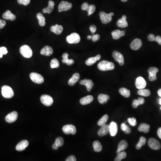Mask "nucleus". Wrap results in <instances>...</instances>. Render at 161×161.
<instances>
[{
	"label": "nucleus",
	"instance_id": "nucleus-13",
	"mask_svg": "<svg viewBox=\"0 0 161 161\" xmlns=\"http://www.w3.org/2000/svg\"><path fill=\"white\" fill-rule=\"evenodd\" d=\"M18 117L17 112H13L8 114L5 117V121L8 123H12L15 122Z\"/></svg>",
	"mask_w": 161,
	"mask_h": 161
},
{
	"label": "nucleus",
	"instance_id": "nucleus-29",
	"mask_svg": "<svg viewBox=\"0 0 161 161\" xmlns=\"http://www.w3.org/2000/svg\"><path fill=\"white\" fill-rule=\"evenodd\" d=\"M55 3L52 1H49V5L47 7L43 9V13H51L53 11L54 8Z\"/></svg>",
	"mask_w": 161,
	"mask_h": 161
},
{
	"label": "nucleus",
	"instance_id": "nucleus-31",
	"mask_svg": "<svg viewBox=\"0 0 161 161\" xmlns=\"http://www.w3.org/2000/svg\"><path fill=\"white\" fill-rule=\"evenodd\" d=\"M150 125L145 123L140 124L138 128V130L140 132L148 133L150 131Z\"/></svg>",
	"mask_w": 161,
	"mask_h": 161
},
{
	"label": "nucleus",
	"instance_id": "nucleus-3",
	"mask_svg": "<svg viewBox=\"0 0 161 161\" xmlns=\"http://www.w3.org/2000/svg\"><path fill=\"white\" fill-rule=\"evenodd\" d=\"M20 53L23 57L27 58H31L33 54L32 50L30 47L27 45L21 47L20 49Z\"/></svg>",
	"mask_w": 161,
	"mask_h": 161
},
{
	"label": "nucleus",
	"instance_id": "nucleus-24",
	"mask_svg": "<svg viewBox=\"0 0 161 161\" xmlns=\"http://www.w3.org/2000/svg\"><path fill=\"white\" fill-rule=\"evenodd\" d=\"M101 58V57L100 55H97L95 57H90L86 61V64L88 66H91L94 64V63H96L97 61H99Z\"/></svg>",
	"mask_w": 161,
	"mask_h": 161
},
{
	"label": "nucleus",
	"instance_id": "nucleus-16",
	"mask_svg": "<svg viewBox=\"0 0 161 161\" xmlns=\"http://www.w3.org/2000/svg\"><path fill=\"white\" fill-rule=\"evenodd\" d=\"M79 83L80 85H84L86 86L87 91L89 92L90 91L94 85V83L90 79H85L80 80Z\"/></svg>",
	"mask_w": 161,
	"mask_h": 161
},
{
	"label": "nucleus",
	"instance_id": "nucleus-51",
	"mask_svg": "<svg viewBox=\"0 0 161 161\" xmlns=\"http://www.w3.org/2000/svg\"><path fill=\"white\" fill-rule=\"evenodd\" d=\"M6 25V22L5 20L0 19V29H2Z\"/></svg>",
	"mask_w": 161,
	"mask_h": 161
},
{
	"label": "nucleus",
	"instance_id": "nucleus-37",
	"mask_svg": "<svg viewBox=\"0 0 161 161\" xmlns=\"http://www.w3.org/2000/svg\"><path fill=\"white\" fill-rule=\"evenodd\" d=\"M137 93L139 95H141V96H144V97H148L150 95L151 92L150 90L143 89L139 90Z\"/></svg>",
	"mask_w": 161,
	"mask_h": 161
},
{
	"label": "nucleus",
	"instance_id": "nucleus-63",
	"mask_svg": "<svg viewBox=\"0 0 161 161\" xmlns=\"http://www.w3.org/2000/svg\"></svg>",
	"mask_w": 161,
	"mask_h": 161
},
{
	"label": "nucleus",
	"instance_id": "nucleus-53",
	"mask_svg": "<svg viewBox=\"0 0 161 161\" xmlns=\"http://www.w3.org/2000/svg\"><path fill=\"white\" fill-rule=\"evenodd\" d=\"M137 100H138V102L139 105L143 104L144 103H145V99H144L142 98H139L137 99Z\"/></svg>",
	"mask_w": 161,
	"mask_h": 161
},
{
	"label": "nucleus",
	"instance_id": "nucleus-12",
	"mask_svg": "<svg viewBox=\"0 0 161 161\" xmlns=\"http://www.w3.org/2000/svg\"><path fill=\"white\" fill-rule=\"evenodd\" d=\"M148 145L151 149L154 150H159L161 148L159 142L154 138H150L148 140Z\"/></svg>",
	"mask_w": 161,
	"mask_h": 161
},
{
	"label": "nucleus",
	"instance_id": "nucleus-10",
	"mask_svg": "<svg viewBox=\"0 0 161 161\" xmlns=\"http://www.w3.org/2000/svg\"><path fill=\"white\" fill-rule=\"evenodd\" d=\"M135 85L136 88L139 90L144 89L146 86V82L143 78L138 77L136 80Z\"/></svg>",
	"mask_w": 161,
	"mask_h": 161
},
{
	"label": "nucleus",
	"instance_id": "nucleus-40",
	"mask_svg": "<svg viewBox=\"0 0 161 161\" xmlns=\"http://www.w3.org/2000/svg\"><path fill=\"white\" fill-rule=\"evenodd\" d=\"M50 65H51V68H58L60 66V63L58 60H57L56 58H54L51 61Z\"/></svg>",
	"mask_w": 161,
	"mask_h": 161
},
{
	"label": "nucleus",
	"instance_id": "nucleus-18",
	"mask_svg": "<svg viewBox=\"0 0 161 161\" xmlns=\"http://www.w3.org/2000/svg\"><path fill=\"white\" fill-rule=\"evenodd\" d=\"M118 132V126L116 123L112 122L109 125V132L111 136H114L116 135Z\"/></svg>",
	"mask_w": 161,
	"mask_h": 161
},
{
	"label": "nucleus",
	"instance_id": "nucleus-6",
	"mask_svg": "<svg viewBox=\"0 0 161 161\" xmlns=\"http://www.w3.org/2000/svg\"><path fill=\"white\" fill-rule=\"evenodd\" d=\"M30 79L32 82L35 83L40 84L43 83L44 82V79L43 77L40 75L39 73H32L30 75Z\"/></svg>",
	"mask_w": 161,
	"mask_h": 161
},
{
	"label": "nucleus",
	"instance_id": "nucleus-2",
	"mask_svg": "<svg viewBox=\"0 0 161 161\" xmlns=\"http://www.w3.org/2000/svg\"><path fill=\"white\" fill-rule=\"evenodd\" d=\"M1 94L3 97L5 98H11L14 95V92L11 87L4 86L1 88Z\"/></svg>",
	"mask_w": 161,
	"mask_h": 161
},
{
	"label": "nucleus",
	"instance_id": "nucleus-41",
	"mask_svg": "<svg viewBox=\"0 0 161 161\" xmlns=\"http://www.w3.org/2000/svg\"><path fill=\"white\" fill-rule=\"evenodd\" d=\"M54 143L56 144V145L59 147H61L63 146L64 143V141L62 137H59L56 139Z\"/></svg>",
	"mask_w": 161,
	"mask_h": 161
},
{
	"label": "nucleus",
	"instance_id": "nucleus-60",
	"mask_svg": "<svg viewBox=\"0 0 161 161\" xmlns=\"http://www.w3.org/2000/svg\"><path fill=\"white\" fill-rule=\"evenodd\" d=\"M92 36H91V35H88V36H87V39H88V40L92 39Z\"/></svg>",
	"mask_w": 161,
	"mask_h": 161
},
{
	"label": "nucleus",
	"instance_id": "nucleus-35",
	"mask_svg": "<svg viewBox=\"0 0 161 161\" xmlns=\"http://www.w3.org/2000/svg\"><path fill=\"white\" fill-rule=\"evenodd\" d=\"M120 94L126 98H129L130 96V91L129 90H128L125 88H121L119 90Z\"/></svg>",
	"mask_w": 161,
	"mask_h": 161
},
{
	"label": "nucleus",
	"instance_id": "nucleus-4",
	"mask_svg": "<svg viewBox=\"0 0 161 161\" xmlns=\"http://www.w3.org/2000/svg\"><path fill=\"white\" fill-rule=\"evenodd\" d=\"M114 15V13H106L104 12H101L99 13L100 19L103 24H107L112 21V16Z\"/></svg>",
	"mask_w": 161,
	"mask_h": 161
},
{
	"label": "nucleus",
	"instance_id": "nucleus-38",
	"mask_svg": "<svg viewBox=\"0 0 161 161\" xmlns=\"http://www.w3.org/2000/svg\"><path fill=\"white\" fill-rule=\"evenodd\" d=\"M109 116L107 115H105L102 116L101 119L99 120L98 122V124L100 126H103L105 125L108 120Z\"/></svg>",
	"mask_w": 161,
	"mask_h": 161
},
{
	"label": "nucleus",
	"instance_id": "nucleus-9",
	"mask_svg": "<svg viewBox=\"0 0 161 161\" xmlns=\"http://www.w3.org/2000/svg\"><path fill=\"white\" fill-rule=\"evenodd\" d=\"M40 100L42 103L46 106H50L53 103V99L51 96L49 95H42L40 98Z\"/></svg>",
	"mask_w": 161,
	"mask_h": 161
},
{
	"label": "nucleus",
	"instance_id": "nucleus-1",
	"mask_svg": "<svg viewBox=\"0 0 161 161\" xmlns=\"http://www.w3.org/2000/svg\"><path fill=\"white\" fill-rule=\"evenodd\" d=\"M98 68L101 71H105L113 70L115 69V66L112 62H109L106 61H102L98 63Z\"/></svg>",
	"mask_w": 161,
	"mask_h": 161
},
{
	"label": "nucleus",
	"instance_id": "nucleus-33",
	"mask_svg": "<svg viewBox=\"0 0 161 161\" xmlns=\"http://www.w3.org/2000/svg\"><path fill=\"white\" fill-rule=\"evenodd\" d=\"M37 19L38 20L39 23L41 27H44L46 25L45 18L43 16L42 13H39L36 15Z\"/></svg>",
	"mask_w": 161,
	"mask_h": 161
},
{
	"label": "nucleus",
	"instance_id": "nucleus-7",
	"mask_svg": "<svg viewBox=\"0 0 161 161\" xmlns=\"http://www.w3.org/2000/svg\"><path fill=\"white\" fill-rule=\"evenodd\" d=\"M72 7V3L68 1H62L58 5V11L61 12L62 11H68Z\"/></svg>",
	"mask_w": 161,
	"mask_h": 161
},
{
	"label": "nucleus",
	"instance_id": "nucleus-49",
	"mask_svg": "<svg viewBox=\"0 0 161 161\" xmlns=\"http://www.w3.org/2000/svg\"><path fill=\"white\" fill-rule=\"evenodd\" d=\"M139 106L138 102L137 99H134L132 102V106L134 108H136L138 107V106Z\"/></svg>",
	"mask_w": 161,
	"mask_h": 161
},
{
	"label": "nucleus",
	"instance_id": "nucleus-42",
	"mask_svg": "<svg viewBox=\"0 0 161 161\" xmlns=\"http://www.w3.org/2000/svg\"><path fill=\"white\" fill-rule=\"evenodd\" d=\"M95 9H96V7L94 5H89V8H88L87 12H88V16L94 13L95 12Z\"/></svg>",
	"mask_w": 161,
	"mask_h": 161
},
{
	"label": "nucleus",
	"instance_id": "nucleus-57",
	"mask_svg": "<svg viewBox=\"0 0 161 161\" xmlns=\"http://www.w3.org/2000/svg\"><path fill=\"white\" fill-rule=\"evenodd\" d=\"M157 133H158V137L161 139V128H160L158 129Z\"/></svg>",
	"mask_w": 161,
	"mask_h": 161
},
{
	"label": "nucleus",
	"instance_id": "nucleus-55",
	"mask_svg": "<svg viewBox=\"0 0 161 161\" xmlns=\"http://www.w3.org/2000/svg\"><path fill=\"white\" fill-rule=\"evenodd\" d=\"M155 41L158 43V44L161 45V37L160 36H157L155 39Z\"/></svg>",
	"mask_w": 161,
	"mask_h": 161
},
{
	"label": "nucleus",
	"instance_id": "nucleus-50",
	"mask_svg": "<svg viewBox=\"0 0 161 161\" xmlns=\"http://www.w3.org/2000/svg\"><path fill=\"white\" fill-rule=\"evenodd\" d=\"M96 30H97V28H96V27L95 25H93L90 26V31H91V33H92L93 34H94V33L96 32Z\"/></svg>",
	"mask_w": 161,
	"mask_h": 161
},
{
	"label": "nucleus",
	"instance_id": "nucleus-34",
	"mask_svg": "<svg viewBox=\"0 0 161 161\" xmlns=\"http://www.w3.org/2000/svg\"><path fill=\"white\" fill-rule=\"evenodd\" d=\"M93 147L94 151L96 152H100L102 150V148L101 144L98 140H95L93 143Z\"/></svg>",
	"mask_w": 161,
	"mask_h": 161
},
{
	"label": "nucleus",
	"instance_id": "nucleus-27",
	"mask_svg": "<svg viewBox=\"0 0 161 161\" xmlns=\"http://www.w3.org/2000/svg\"><path fill=\"white\" fill-rule=\"evenodd\" d=\"M125 32L121 31L120 30H116L112 33V36L114 39H118L122 36L125 35Z\"/></svg>",
	"mask_w": 161,
	"mask_h": 161
},
{
	"label": "nucleus",
	"instance_id": "nucleus-19",
	"mask_svg": "<svg viewBox=\"0 0 161 161\" xmlns=\"http://www.w3.org/2000/svg\"><path fill=\"white\" fill-rule=\"evenodd\" d=\"M29 146V142L27 140H23L20 142L16 147V150L18 151H22Z\"/></svg>",
	"mask_w": 161,
	"mask_h": 161
},
{
	"label": "nucleus",
	"instance_id": "nucleus-23",
	"mask_svg": "<svg viewBox=\"0 0 161 161\" xmlns=\"http://www.w3.org/2000/svg\"><path fill=\"white\" fill-rule=\"evenodd\" d=\"M50 31L57 35L61 34L63 31V27L61 25L56 24L55 26H53L50 28Z\"/></svg>",
	"mask_w": 161,
	"mask_h": 161
},
{
	"label": "nucleus",
	"instance_id": "nucleus-25",
	"mask_svg": "<svg viewBox=\"0 0 161 161\" xmlns=\"http://www.w3.org/2000/svg\"><path fill=\"white\" fill-rule=\"evenodd\" d=\"M93 97L91 95H88L86 97H84L80 100V104L82 105H86L91 103L93 101Z\"/></svg>",
	"mask_w": 161,
	"mask_h": 161
},
{
	"label": "nucleus",
	"instance_id": "nucleus-17",
	"mask_svg": "<svg viewBox=\"0 0 161 161\" xmlns=\"http://www.w3.org/2000/svg\"><path fill=\"white\" fill-rule=\"evenodd\" d=\"M109 132V125L106 124L105 125L101 126V128L98 132V136L101 137L106 135Z\"/></svg>",
	"mask_w": 161,
	"mask_h": 161
},
{
	"label": "nucleus",
	"instance_id": "nucleus-39",
	"mask_svg": "<svg viewBox=\"0 0 161 161\" xmlns=\"http://www.w3.org/2000/svg\"><path fill=\"white\" fill-rule=\"evenodd\" d=\"M127 156L126 152H124L123 151H121L119 154H117V156L115 159V161H120L122 159H124Z\"/></svg>",
	"mask_w": 161,
	"mask_h": 161
},
{
	"label": "nucleus",
	"instance_id": "nucleus-15",
	"mask_svg": "<svg viewBox=\"0 0 161 161\" xmlns=\"http://www.w3.org/2000/svg\"><path fill=\"white\" fill-rule=\"evenodd\" d=\"M142 45V42L141 39H134L130 44V48L133 50H137L140 49Z\"/></svg>",
	"mask_w": 161,
	"mask_h": 161
},
{
	"label": "nucleus",
	"instance_id": "nucleus-48",
	"mask_svg": "<svg viewBox=\"0 0 161 161\" xmlns=\"http://www.w3.org/2000/svg\"><path fill=\"white\" fill-rule=\"evenodd\" d=\"M100 36L99 35H94L93 36H92V41H93V42H95L98 41V40L100 39Z\"/></svg>",
	"mask_w": 161,
	"mask_h": 161
},
{
	"label": "nucleus",
	"instance_id": "nucleus-52",
	"mask_svg": "<svg viewBox=\"0 0 161 161\" xmlns=\"http://www.w3.org/2000/svg\"><path fill=\"white\" fill-rule=\"evenodd\" d=\"M76 158L75 156L71 155L68 158L65 160L66 161H76Z\"/></svg>",
	"mask_w": 161,
	"mask_h": 161
},
{
	"label": "nucleus",
	"instance_id": "nucleus-20",
	"mask_svg": "<svg viewBox=\"0 0 161 161\" xmlns=\"http://www.w3.org/2000/svg\"><path fill=\"white\" fill-rule=\"evenodd\" d=\"M53 50L51 47L49 46H46L44 48L42 49L40 51V54L42 55L46 56H50L53 54Z\"/></svg>",
	"mask_w": 161,
	"mask_h": 161
},
{
	"label": "nucleus",
	"instance_id": "nucleus-58",
	"mask_svg": "<svg viewBox=\"0 0 161 161\" xmlns=\"http://www.w3.org/2000/svg\"><path fill=\"white\" fill-rule=\"evenodd\" d=\"M59 147L56 145V144L54 143L53 145V149L54 150H57L58 149Z\"/></svg>",
	"mask_w": 161,
	"mask_h": 161
},
{
	"label": "nucleus",
	"instance_id": "nucleus-30",
	"mask_svg": "<svg viewBox=\"0 0 161 161\" xmlns=\"http://www.w3.org/2000/svg\"><path fill=\"white\" fill-rule=\"evenodd\" d=\"M69 54L67 53H65L62 55V62L64 64H66L67 65H72L75 63V61L72 59H69L68 58Z\"/></svg>",
	"mask_w": 161,
	"mask_h": 161
},
{
	"label": "nucleus",
	"instance_id": "nucleus-28",
	"mask_svg": "<svg viewBox=\"0 0 161 161\" xmlns=\"http://www.w3.org/2000/svg\"><path fill=\"white\" fill-rule=\"evenodd\" d=\"M80 79V75L79 73H75L73 75L68 81V84L70 86H73L79 81Z\"/></svg>",
	"mask_w": 161,
	"mask_h": 161
},
{
	"label": "nucleus",
	"instance_id": "nucleus-14",
	"mask_svg": "<svg viewBox=\"0 0 161 161\" xmlns=\"http://www.w3.org/2000/svg\"><path fill=\"white\" fill-rule=\"evenodd\" d=\"M158 69L155 67H151L148 70L149 73V79L150 81H154L157 79L156 74L158 72Z\"/></svg>",
	"mask_w": 161,
	"mask_h": 161
},
{
	"label": "nucleus",
	"instance_id": "nucleus-36",
	"mask_svg": "<svg viewBox=\"0 0 161 161\" xmlns=\"http://www.w3.org/2000/svg\"><path fill=\"white\" fill-rule=\"evenodd\" d=\"M146 142V138L143 137V136L140 137L139 142L136 145V148L137 150H140L142 146H145Z\"/></svg>",
	"mask_w": 161,
	"mask_h": 161
},
{
	"label": "nucleus",
	"instance_id": "nucleus-5",
	"mask_svg": "<svg viewBox=\"0 0 161 161\" xmlns=\"http://www.w3.org/2000/svg\"><path fill=\"white\" fill-rule=\"evenodd\" d=\"M80 38L78 33H73L67 36L66 40L69 44L78 43L80 41Z\"/></svg>",
	"mask_w": 161,
	"mask_h": 161
},
{
	"label": "nucleus",
	"instance_id": "nucleus-46",
	"mask_svg": "<svg viewBox=\"0 0 161 161\" xmlns=\"http://www.w3.org/2000/svg\"><path fill=\"white\" fill-rule=\"evenodd\" d=\"M89 5L88 3L87 2H84L82 4L81 6V8L82 9L83 11H87L89 8Z\"/></svg>",
	"mask_w": 161,
	"mask_h": 161
},
{
	"label": "nucleus",
	"instance_id": "nucleus-43",
	"mask_svg": "<svg viewBox=\"0 0 161 161\" xmlns=\"http://www.w3.org/2000/svg\"><path fill=\"white\" fill-rule=\"evenodd\" d=\"M8 51L5 47H2L0 48V58H2L3 55H5L7 53Z\"/></svg>",
	"mask_w": 161,
	"mask_h": 161
},
{
	"label": "nucleus",
	"instance_id": "nucleus-11",
	"mask_svg": "<svg viewBox=\"0 0 161 161\" xmlns=\"http://www.w3.org/2000/svg\"><path fill=\"white\" fill-rule=\"evenodd\" d=\"M112 57L115 61L119 63L120 65H124V57L122 54L117 51H114L112 53Z\"/></svg>",
	"mask_w": 161,
	"mask_h": 161
},
{
	"label": "nucleus",
	"instance_id": "nucleus-21",
	"mask_svg": "<svg viewBox=\"0 0 161 161\" xmlns=\"http://www.w3.org/2000/svg\"><path fill=\"white\" fill-rule=\"evenodd\" d=\"M127 17L126 15H123L121 19L118 20L117 23V26L120 28H125L128 26V23L126 20Z\"/></svg>",
	"mask_w": 161,
	"mask_h": 161
},
{
	"label": "nucleus",
	"instance_id": "nucleus-62",
	"mask_svg": "<svg viewBox=\"0 0 161 161\" xmlns=\"http://www.w3.org/2000/svg\"><path fill=\"white\" fill-rule=\"evenodd\" d=\"M122 2H126L128 1V0H121Z\"/></svg>",
	"mask_w": 161,
	"mask_h": 161
},
{
	"label": "nucleus",
	"instance_id": "nucleus-44",
	"mask_svg": "<svg viewBox=\"0 0 161 161\" xmlns=\"http://www.w3.org/2000/svg\"><path fill=\"white\" fill-rule=\"evenodd\" d=\"M128 122L131 126H135L136 125V118L134 117L128 118Z\"/></svg>",
	"mask_w": 161,
	"mask_h": 161
},
{
	"label": "nucleus",
	"instance_id": "nucleus-47",
	"mask_svg": "<svg viewBox=\"0 0 161 161\" xmlns=\"http://www.w3.org/2000/svg\"><path fill=\"white\" fill-rule=\"evenodd\" d=\"M147 38L150 41H155L156 37L154 34H150L148 36Z\"/></svg>",
	"mask_w": 161,
	"mask_h": 161
},
{
	"label": "nucleus",
	"instance_id": "nucleus-8",
	"mask_svg": "<svg viewBox=\"0 0 161 161\" xmlns=\"http://www.w3.org/2000/svg\"><path fill=\"white\" fill-rule=\"evenodd\" d=\"M62 131L65 134L73 135L75 134L77 132L76 127L72 124H67L63 126Z\"/></svg>",
	"mask_w": 161,
	"mask_h": 161
},
{
	"label": "nucleus",
	"instance_id": "nucleus-61",
	"mask_svg": "<svg viewBox=\"0 0 161 161\" xmlns=\"http://www.w3.org/2000/svg\"><path fill=\"white\" fill-rule=\"evenodd\" d=\"M159 104H160L161 105V98L159 99Z\"/></svg>",
	"mask_w": 161,
	"mask_h": 161
},
{
	"label": "nucleus",
	"instance_id": "nucleus-26",
	"mask_svg": "<svg viewBox=\"0 0 161 161\" xmlns=\"http://www.w3.org/2000/svg\"><path fill=\"white\" fill-rule=\"evenodd\" d=\"M128 146V144L127 143L126 140H121L119 143V145H118V149H117L116 151L117 154H119L121 151H124V150H126Z\"/></svg>",
	"mask_w": 161,
	"mask_h": 161
},
{
	"label": "nucleus",
	"instance_id": "nucleus-56",
	"mask_svg": "<svg viewBox=\"0 0 161 161\" xmlns=\"http://www.w3.org/2000/svg\"><path fill=\"white\" fill-rule=\"evenodd\" d=\"M124 132H125V134H129V133H131V128H130L128 126L126 130Z\"/></svg>",
	"mask_w": 161,
	"mask_h": 161
},
{
	"label": "nucleus",
	"instance_id": "nucleus-22",
	"mask_svg": "<svg viewBox=\"0 0 161 161\" xmlns=\"http://www.w3.org/2000/svg\"><path fill=\"white\" fill-rule=\"evenodd\" d=\"M2 17L5 19L12 21H14L16 19V16L12 13L10 11H7L5 13H3Z\"/></svg>",
	"mask_w": 161,
	"mask_h": 161
},
{
	"label": "nucleus",
	"instance_id": "nucleus-32",
	"mask_svg": "<svg viewBox=\"0 0 161 161\" xmlns=\"http://www.w3.org/2000/svg\"><path fill=\"white\" fill-rule=\"evenodd\" d=\"M109 98L110 97L108 95L104 94H100L98 97V102L102 104L106 103Z\"/></svg>",
	"mask_w": 161,
	"mask_h": 161
},
{
	"label": "nucleus",
	"instance_id": "nucleus-59",
	"mask_svg": "<svg viewBox=\"0 0 161 161\" xmlns=\"http://www.w3.org/2000/svg\"><path fill=\"white\" fill-rule=\"evenodd\" d=\"M158 94L160 97H161V89H159L158 91Z\"/></svg>",
	"mask_w": 161,
	"mask_h": 161
},
{
	"label": "nucleus",
	"instance_id": "nucleus-54",
	"mask_svg": "<svg viewBox=\"0 0 161 161\" xmlns=\"http://www.w3.org/2000/svg\"><path fill=\"white\" fill-rule=\"evenodd\" d=\"M128 125H126L125 123H122L121 125V129L123 131H124L125 130H126V128H127V127H128Z\"/></svg>",
	"mask_w": 161,
	"mask_h": 161
},
{
	"label": "nucleus",
	"instance_id": "nucleus-45",
	"mask_svg": "<svg viewBox=\"0 0 161 161\" xmlns=\"http://www.w3.org/2000/svg\"><path fill=\"white\" fill-rule=\"evenodd\" d=\"M31 2V0H18V2L19 4L23 5L26 6L29 5Z\"/></svg>",
	"mask_w": 161,
	"mask_h": 161
}]
</instances>
